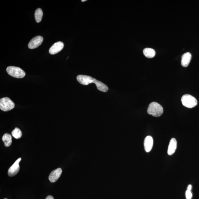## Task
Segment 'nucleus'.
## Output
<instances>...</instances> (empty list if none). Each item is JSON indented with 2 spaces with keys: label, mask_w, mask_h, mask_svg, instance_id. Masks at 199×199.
<instances>
[{
  "label": "nucleus",
  "mask_w": 199,
  "mask_h": 199,
  "mask_svg": "<svg viewBox=\"0 0 199 199\" xmlns=\"http://www.w3.org/2000/svg\"><path fill=\"white\" fill-rule=\"evenodd\" d=\"M77 80L80 84L84 85L94 83L96 86L97 89L101 92H106L108 90V86L106 84L88 76L79 75L77 77Z\"/></svg>",
  "instance_id": "f257e3e1"
},
{
  "label": "nucleus",
  "mask_w": 199,
  "mask_h": 199,
  "mask_svg": "<svg viewBox=\"0 0 199 199\" xmlns=\"http://www.w3.org/2000/svg\"><path fill=\"white\" fill-rule=\"evenodd\" d=\"M147 112L150 115L155 117H158L163 114V109L161 105L158 103L153 102L149 105Z\"/></svg>",
  "instance_id": "f03ea898"
},
{
  "label": "nucleus",
  "mask_w": 199,
  "mask_h": 199,
  "mask_svg": "<svg viewBox=\"0 0 199 199\" xmlns=\"http://www.w3.org/2000/svg\"><path fill=\"white\" fill-rule=\"evenodd\" d=\"M6 71L8 74L17 78H23L25 76V72L21 68L14 66H9L7 68Z\"/></svg>",
  "instance_id": "7ed1b4c3"
},
{
  "label": "nucleus",
  "mask_w": 199,
  "mask_h": 199,
  "mask_svg": "<svg viewBox=\"0 0 199 199\" xmlns=\"http://www.w3.org/2000/svg\"><path fill=\"white\" fill-rule=\"evenodd\" d=\"M181 101L183 106L189 108L194 107L197 104V99L193 96L188 94L182 96Z\"/></svg>",
  "instance_id": "20e7f679"
},
{
  "label": "nucleus",
  "mask_w": 199,
  "mask_h": 199,
  "mask_svg": "<svg viewBox=\"0 0 199 199\" xmlns=\"http://www.w3.org/2000/svg\"><path fill=\"white\" fill-rule=\"evenodd\" d=\"M14 106V103L9 97H4L0 99V108L4 111L12 110Z\"/></svg>",
  "instance_id": "39448f33"
},
{
  "label": "nucleus",
  "mask_w": 199,
  "mask_h": 199,
  "mask_svg": "<svg viewBox=\"0 0 199 199\" xmlns=\"http://www.w3.org/2000/svg\"><path fill=\"white\" fill-rule=\"evenodd\" d=\"M21 160V158H18L9 169L8 171L9 176L13 177L18 174L20 170L19 164Z\"/></svg>",
  "instance_id": "423d86ee"
},
{
  "label": "nucleus",
  "mask_w": 199,
  "mask_h": 199,
  "mask_svg": "<svg viewBox=\"0 0 199 199\" xmlns=\"http://www.w3.org/2000/svg\"><path fill=\"white\" fill-rule=\"evenodd\" d=\"M43 41V37L41 36H36L33 38L29 41L28 47L30 49H36L41 45Z\"/></svg>",
  "instance_id": "0eeeda50"
},
{
  "label": "nucleus",
  "mask_w": 199,
  "mask_h": 199,
  "mask_svg": "<svg viewBox=\"0 0 199 199\" xmlns=\"http://www.w3.org/2000/svg\"><path fill=\"white\" fill-rule=\"evenodd\" d=\"M64 47V44L62 42L59 41L55 42L51 46L49 49L50 54L54 55L57 54L62 50Z\"/></svg>",
  "instance_id": "6e6552de"
},
{
  "label": "nucleus",
  "mask_w": 199,
  "mask_h": 199,
  "mask_svg": "<svg viewBox=\"0 0 199 199\" xmlns=\"http://www.w3.org/2000/svg\"><path fill=\"white\" fill-rule=\"evenodd\" d=\"M62 170L60 168L53 171L49 176V179L51 182H54L58 180L61 175Z\"/></svg>",
  "instance_id": "1a4fd4ad"
},
{
  "label": "nucleus",
  "mask_w": 199,
  "mask_h": 199,
  "mask_svg": "<svg viewBox=\"0 0 199 199\" xmlns=\"http://www.w3.org/2000/svg\"><path fill=\"white\" fill-rule=\"evenodd\" d=\"M154 141L152 136H148L145 138L144 141V146L146 152H149L152 150Z\"/></svg>",
  "instance_id": "9d476101"
},
{
  "label": "nucleus",
  "mask_w": 199,
  "mask_h": 199,
  "mask_svg": "<svg viewBox=\"0 0 199 199\" xmlns=\"http://www.w3.org/2000/svg\"><path fill=\"white\" fill-rule=\"evenodd\" d=\"M177 147V142L174 138L171 139L170 142L167 153L169 155H171L174 154L176 151Z\"/></svg>",
  "instance_id": "9b49d317"
},
{
  "label": "nucleus",
  "mask_w": 199,
  "mask_h": 199,
  "mask_svg": "<svg viewBox=\"0 0 199 199\" xmlns=\"http://www.w3.org/2000/svg\"><path fill=\"white\" fill-rule=\"evenodd\" d=\"M191 57V53L189 52L186 53L182 55L181 61L182 66L184 67H187L190 62Z\"/></svg>",
  "instance_id": "f8f14e48"
},
{
  "label": "nucleus",
  "mask_w": 199,
  "mask_h": 199,
  "mask_svg": "<svg viewBox=\"0 0 199 199\" xmlns=\"http://www.w3.org/2000/svg\"><path fill=\"white\" fill-rule=\"evenodd\" d=\"M2 140L4 143L5 146L9 147L12 144V138L10 134L6 133L2 136Z\"/></svg>",
  "instance_id": "ddd939ff"
},
{
  "label": "nucleus",
  "mask_w": 199,
  "mask_h": 199,
  "mask_svg": "<svg viewBox=\"0 0 199 199\" xmlns=\"http://www.w3.org/2000/svg\"><path fill=\"white\" fill-rule=\"evenodd\" d=\"M143 53L146 57L149 58H153L156 55L155 51L151 48H145L143 49Z\"/></svg>",
  "instance_id": "4468645a"
},
{
  "label": "nucleus",
  "mask_w": 199,
  "mask_h": 199,
  "mask_svg": "<svg viewBox=\"0 0 199 199\" xmlns=\"http://www.w3.org/2000/svg\"><path fill=\"white\" fill-rule=\"evenodd\" d=\"M43 14V12L41 9L38 8L36 10L35 18L37 23H40L41 21Z\"/></svg>",
  "instance_id": "2eb2a0df"
},
{
  "label": "nucleus",
  "mask_w": 199,
  "mask_h": 199,
  "mask_svg": "<svg viewBox=\"0 0 199 199\" xmlns=\"http://www.w3.org/2000/svg\"><path fill=\"white\" fill-rule=\"evenodd\" d=\"M13 137L16 139H19L21 137L22 134L21 131L18 128H16L12 132Z\"/></svg>",
  "instance_id": "dca6fc26"
},
{
  "label": "nucleus",
  "mask_w": 199,
  "mask_h": 199,
  "mask_svg": "<svg viewBox=\"0 0 199 199\" xmlns=\"http://www.w3.org/2000/svg\"><path fill=\"white\" fill-rule=\"evenodd\" d=\"M185 195L187 199H191L192 197V194L191 192V191H189L187 190L186 191Z\"/></svg>",
  "instance_id": "f3484780"
},
{
  "label": "nucleus",
  "mask_w": 199,
  "mask_h": 199,
  "mask_svg": "<svg viewBox=\"0 0 199 199\" xmlns=\"http://www.w3.org/2000/svg\"><path fill=\"white\" fill-rule=\"evenodd\" d=\"M192 188V185H189L188 186L187 190L189 191H191Z\"/></svg>",
  "instance_id": "a211bd4d"
},
{
  "label": "nucleus",
  "mask_w": 199,
  "mask_h": 199,
  "mask_svg": "<svg viewBox=\"0 0 199 199\" xmlns=\"http://www.w3.org/2000/svg\"><path fill=\"white\" fill-rule=\"evenodd\" d=\"M45 199H54L53 196H51V195H49Z\"/></svg>",
  "instance_id": "6ab92c4d"
},
{
  "label": "nucleus",
  "mask_w": 199,
  "mask_h": 199,
  "mask_svg": "<svg viewBox=\"0 0 199 199\" xmlns=\"http://www.w3.org/2000/svg\"><path fill=\"white\" fill-rule=\"evenodd\" d=\"M86 1V0H84V1H83V0H82V2H84Z\"/></svg>",
  "instance_id": "aec40b11"
},
{
  "label": "nucleus",
  "mask_w": 199,
  "mask_h": 199,
  "mask_svg": "<svg viewBox=\"0 0 199 199\" xmlns=\"http://www.w3.org/2000/svg\"><path fill=\"white\" fill-rule=\"evenodd\" d=\"M7 199V198H5V199Z\"/></svg>",
  "instance_id": "412c9836"
}]
</instances>
